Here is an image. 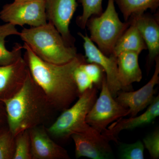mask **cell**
Segmentation results:
<instances>
[{
    "mask_svg": "<svg viewBox=\"0 0 159 159\" xmlns=\"http://www.w3.org/2000/svg\"><path fill=\"white\" fill-rule=\"evenodd\" d=\"M23 48L25 50L24 58L31 77L54 110L62 112L70 107L79 97L74 72L80 65L86 62L84 56L78 54L66 63L56 64L40 58L25 43Z\"/></svg>",
    "mask_w": 159,
    "mask_h": 159,
    "instance_id": "6da1fadb",
    "label": "cell"
},
{
    "mask_svg": "<svg viewBox=\"0 0 159 159\" xmlns=\"http://www.w3.org/2000/svg\"><path fill=\"white\" fill-rule=\"evenodd\" d=\"M3 102L7 113L8 128L14 136L22 131L45 125L56 111L29 71L20 90Z\"/></svg>",
    "mask_w": 159,
    "mask_h": 159,
    "instance_id": "7a4b0ae2",
    "label": "cell"
},
{
    "mask_svg": "<svg viewBox=\"0 0 159 159\" xmlns=\"http://www.w3.org/2000/svg\"><path fill=\"white\" fill-rule=\"evenodd\" d=\"M20 37L38 57L47 62L63 64L77 55V48L66 44L61 34L50 22L20 32Z\"/></svg>",
    "mask_w": 159,
    "mask_h": 159,
    "instance_id": "3957f363",
    "label": "cell"
},
{
    "mask_svg": "<svg viewBox=\"0 0 159 159\" xmlns=\"http://www.w3.org/2000/svg\"><path fill=\"white\" fill-rule=\"evenodd\" d=\"M96 88L89 89L78 97L71 107L63 111L48 128V133L54 141H65L74 134H81L88 130L90 125L86 118L97 98Z\"/></svg>",
    "mask_w": 159,
    "mask_h": 159,
    "instance_id": "277c9868",
    "label": "cell"
},
{
    "mask_svg": "<svg viewBox=\"0 0 159 159\" xmlns=\"http://www.w3.org/2000/svg\"><path fill=\"white\" fill-rule=\"evenodd\" d=\"M115 0H108L107 7L100 15L92 16L87 22L89 38L103 54L110 56L119 38L129 27V21L122 22L115 6Z\"/></svg>",
    "mask_w": 159,
    "mask_h": 159,
    "instance_id": "5b68a950",
    "label": "cell"
},
{
    "mask_svg": "<svg viewBox=\"0 0 159 159\" xmlns=\"http://www.w3.org/2000/svg\"><path fill=\"white\" fill-rule=\"evenodd\" d=\"M99 97L89 112L86 121L89 125L102 134L109 125L121 118L128 116L129 109L119 104L113 97L103 76Z\"/></svg>",
    "mask_w": 159,
    "mask_h": 159,
    "instance_id": "8992f818",
    "label": "cell"
},
{
    "mask_svg": "<svg viewBox=\"0 0 159 159\" xmlns=\"http://www.w3.org/2000/svg\"><path fill=\"white\" fill-rule=\"evenodd\" d=\"M0 19L16 26L27 25L31 27L48 22L45 0H14L3 6Z\"/></svg>",
    "mask_w": 159,
    "mask_h": 159,
    "instance_id": "52a82bcc",
    "label": "cell"
},
{
    "mask_svg": "<svg viewBox=\"0 0 159 159\" xmlns=\"http://www.w3.org/2000/svg\"><path fill=\"white\" fill-rule=\"evenodd\" d=\"M77 158L85 157L93 159H109L114 157L110 139L91 126L81 134L72 135Z\"/></svg>",
    "mask_w": 159,
    "mask_h": 159,
    "instance_id": "ba28073f",
    "label": "cell"
},
{
    "mask_svg": "<svg viewBox=\"0 0 159 159\" xmlns=\"http://www.w3.org/2000/svg\"><path fill=\"white\" fill-rule=\"evenodd\" d=\"M78 35L84 40L86 61L94 63L100 66L106 74V81L111 94L116 98L118 93L122 90L118 75L117 57L113 54L107 56L101 52L92 42L87 34L78 32Z\"/></svg>",
    "mask_w": 159,
    "mask_h": 159,
    "instance_id": "9c48e42d",
    "label": "cell"
},
{
    "mask_svg": "<svg viewBox=\"0 0 159 159\" xmlns=\"http://www.w3.org/2000/svg\"><path fill=\"white\" fill-rule=\"evenodd\" d=\"M48 22L52 23L67 45L75 47V39L71 34L70 25L77 9V0H45Z\"/></svg>",
    "mask_w": 159,
    "mask_h": 159,
    "instance_id": "30bf717a",
    "label": "cell"
},
{
    "mask_svg": "<svg viewBox=\"0 0 159 159\" xmlns=\"http://www.w3.org/2000/svg\"><path fill=\"white\" fill-rule=\"evenodd\" d=\"M155 70L152 77L146 84L135 91L119 92L116 100L122 106L129 109L128 116L134 117L150 105L154 99V88L159 83V57L155 61Z\"/></svg>",
    "mask_w": 159,
    "mask_h": 159,
    "instance_id": "8fae6325",
    "label": "cell"
},
{
    "mask_svg": "<svg viewBox=\"0 0 159 159\" xmlns=\"http://www.w3.org/2000/svg\"><path fill=\"white\" fill-rule=\"evenodd\" d=\"M32 159H69L67 151L57 144L47 131L45 125L29 129Z\"/></svg>",
    "mask_w": 159,
    "mask_h": 159,
    "instance_id": "7c38bea8",
    "label": "cell"
},
{
    "mask_svg": "<svg viewBox=\"0 0 159 159\" xmlns=\"http://www.w3.org/2000/svg\"><path fill=\"white\" fill-rule=\"evenodd\" d=\"M24 57L8 65L0 66V101L15 96L22 87L29 73Z\"/></svg>",
    "mask_w": 159,
    "mask_h": 159,
    "instance_id": "4fadbf2b",
    "label": "cell"
},
{
    "mask_svg": "<svg viewBox=\"0 0 159 159\" xmlns=\"http://www.w3.org/2000/svg\"><path fill=\"white\" fill-rule=\"evenodd\" d=\"M159 116V97H155L153 101L148 106L147 110L142 115L130 117L129 119L120 118L111 123L102 134L111 141L118 143L116 136L120 132L124 130H130L137 127L150 124Z\"/></svg>",
    "mask_w": 159,
    "mask_h": 159,
    "instance_id": "5bb4252c",
    "label": "cell"
},
{
    "mask_svg": "<svg viewBox=\"0 0 159 159\" xmlns=\"http://www.w3.org/2000/svg\"><path fill=\"white\" fill-rule=\"evenodd\" d=\"M129 19L135 23L146 44L148 51V64L150 67L159 57V22L153 16L144 13L134 15Z\"/></svg>",
    "mask_w": 159,
    "mask_h": 159,
    "instance_id": "9a60e30c",
    "label": "cell"
},
{
    "mask_svg": "<svg viewBox=\"0 0 159 159\" xmlns=\"http://www.w3.org/2000/svg\"><path fill=\"white\" fill-rule=\"evenodd\" d=\"M140 54L135 51H124L117 56L119 81L123 91L128 90L133 83L142 80L143 76L139 62Z\"/></svg>",
    "mask_w": 159,
    "mask_h": 159,
    "instance_id": "2e32d148",
    "label": "cell"
},
{
    "mask_svg": "<svg viewBox=\"0 0 159 159\" xmlns=\"http://www.w3.org/2000/svg\"><path fill=\"white\" fill-rule=\"evenodd\" d=\"M130 25L119 38L114 48L113 55L117 57L124 51H135L141 54L147 50V46L135 23L131 19Z\"/></svg>",
    "mask_w": 159,
    "mask_h": 159,
    "instance_id": "e0dca14e",
    "label": "cell"
},
{
    "mask_svg": "<svg viewBox=\"0 0 159 159\" xmlns=\"http://www.w3.org/2000/svg\"><path fill=\"white\" fill-rule=\"evenodd\" d=\"M16 26L10 23H6L0 25V66L8 65L13 63L22 57L23 46L16 43L11 51L6 49V39L11 35L19 36Z\"/></svg>",
    "mask_w": 159,
    "mask_h": 159,
    "instance_id": "ac0fdd59",
    "label": "cell"
},
{
    "mask_svg": "<svg viewBox=\"0 0 159 159\" xmlns=\"http://www.w3.org/2000/svg\"><path fill=\"white\" fill-rule=\"evenodd\" d=\"M125 21L134 15L143 14L148 9L155 11L159 6V0H115Z\"/></svg>",
    "mask_w": 159,
    "mask_h": 159,
    "instance_id": "d6986e66",
    "label": "cell"
},
{
    "mask_svg": "<svg viewBox=\"0 0 159 159\" xmlns=\"http://www.w3.org/2000/svg\"><path fill=\"white\" fill-rule=\"evenodd\" d=\"M83 7L82 14L76 20L77 25L81 29L86 28L89 19L93 16H99L102 12V0H80Z\"/></svg>",
    "mask_w": 159,
    "mask_h": 159,
    "instance_id": "ffe728a7",
    "label": "cell"
},
{
    "mask_svg": "<svg viewBox=\"0 0 159 159\" xmlns=\"http://www.w3.org/2000/svg\"><path fill=\"white\" fill-rule=\"evenodd\" d=\"M13 159H32L29 129L22 131L15 136Z\"/></svg>",
    "mask_w": 159,
    "mask_h": 159,
    "instance_id": "44dd1931",
    "label": "cell"
},
{
    "mask_svg": "<svg viewBox=\"0 0 159 159\" xmlns=\"http://www.w3.org/2000/svg\"><path fill=\"white\" fill-rule=\"evenodd\" d=\"M15 136L8 127L0 131V159H13Z\"/></svg>",
    "mask_w": 159,
    "mask_h": 159,
    "instance_id": "7402d4cb",
    "label": "cell"
},
{
    "mask_svg": "<svg viewBox=\"0 0 159 159\" xmlns=\"http://www.w3.org/2000/svg\"><path fill=\"white\" fill-rule=\"evenodd\" d=\"M119 157L122 159H144V144L141 141L131 144L119 143Z\"/></svg>",
    "mask_w": 159,
    "mask_h": 159,
    "instance_id": "603a6c76",
    "label": "cell"
},
{
    "mask_svg": "<svg viewBox=\"0 0 159 159\" xmlns=\"http://www.w3.org/2000/svg\"><path fill=\"white\" fill-rule=\"evenodd\" d=\"M83 63L80 65L75 69L74 72V80L77 87L79 96L87 90L93 87L94 84L93 81L83 67L82 64Z\"/></svg>",
    "mask_w": 159,
    "mask_h": 159,
    "instance_id": "cb8c5ba5",
    "label": "cell"
},
{
    "mask_svg": "<svg viewBox=\"0 0 159 159\" xmlns=\"http://www.w3.org/2000/svg\"><path fill=\"white\" fill-rule=\"evenodd\" d=\"M144 147L148 150L152 159L159 158V131L156 129L143 139Z\"/></svg>",
    "mask_w": 159,
    "mask_h": 159,
    "instance_id": "d4e9b609",
    "label": "cell"
},
{
    "mask_svg": "<svg viewBox=\"0 0 159 159\" xmlns=\"http://www.w3.org/2000/svg\"><path fill=\"white\" fill-rule=\"evenodd\" d=\"M82 66L93 84H101L104 71L100 66L94 63L87 62L83 64Z\"/></svg>",
    "mask_w": 159,
    "mask_h": 159,
    "instance_id": "484cf974",
    "label": "cell"
},
{
    "mask_svg": "<svg viewBox=\"0 0 159 159\" xmlns=\"http://www.w3.org/2000/svg\"><path fill=\"white\" fill-rule=\"evenodd\" d=\"M8 127L7 116L4 103L0 101V131Z\"/></svg>",
    "mask_w": 159,
    "mask_h": 159,
    "instance_id": "4316f807",
    "label": "cell"
}]
</instances>
